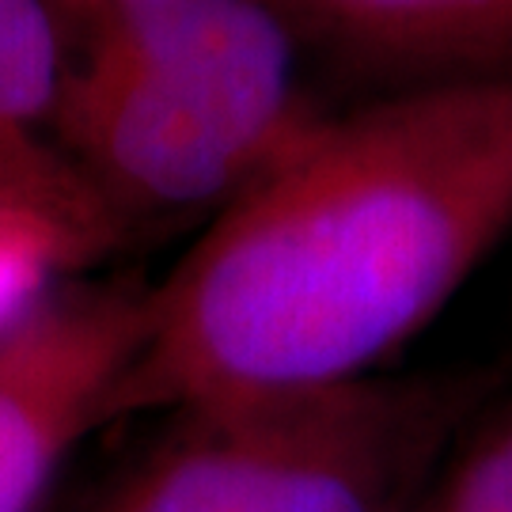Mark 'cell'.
Instances as JSON below:
<instances>
[{
    "label": "cell",
    "instance_id": "9c48e42d",
    "mask_svg": "<svg viewBox=\"0 0 512 512\" xmlns=\"http://www.w3.org/2000/svg\"><path fill=\"white\" fill-rule=\"evenodd\" d=\"M54 19L42 0H0V118L31 129L61 103Z\"/></svg>",
    "mask_w": 512,
    "mask_h": 512
},
{
    "label": "cell",
    "instance_id": "7a4b0ae2",
    "mask_svg": "<svg viewBox=\"0 0 512 512\" xmlns=\"http://www.w3.org/2000/svg\"><path fill=\"white\" fill-rule=\"evenodd\" d=\"M190 418L99 512H399L437 425L365 384Z\"/></svg>",
    "mask_w": 512,
    "mask_h": 512
},
{
    "label": "cell",
    "instance_id": "5b68a950",
    "mask_svg": "<svg viewBox=\"0 0 512 512\" xmlns=\"http://www.w3.org/2000/svg\"><path fill=\"white\" fill-rule=\"evenodd\" d=\"M145 304L148 293L92 289L0 338V512H38L76 440L114 414Z\"/></svg>",
    "mask_w": 512,
    "mask_h": 512
},
{
    "label": "cell",
    "instance_id": "6da1fadb",
    "mask_svg": "<svg viewBox=\"0 0 512 512\" xmlns=\"http://www.w3.org/2000/svg\"><path fill=\"white\" fill-rule=\"evenodd\" d=\"M512 232V76L319 118L145 304L114 414L361 384Z\"/></svg>",
    "mask_w": 512,
    "mask_h": 512
},
{
    "label": "cell",
    "instance_id": "8fae6325",
    "mask_svg": "<svg viewBox=\"0 0 512 512\" xmlns=\"http://www.w3.org/2000/svg\"><path fill=\"white\" fill-rule=\"evenodd\" d=\"M80 4H103V0H80Z\"/></svg>",
    "mask_w": 512,
    "mask_h": 512
},
{
    "label": "cell",
    "instance_id": "3957f363",
    "mask_svg": "<svg viewBox=\"0 0 512 512\" xmlns=\"http://www.w3.org/2000/svg\"><path fill=\"white\" fill-rule=\"evenodd\" d=\"M95 50L145 69L202 107L255 167L289 152L311 118L293 69V31L266 0H103Z\"/></svg>",
    "mask_w": 512,
    "mask_h": 512
},
{
    "label": "cell",
    "instance_id": "52a82bcc",
    "mask_svg": "<svg viewBox=\"0 0 512 512\" xmlns=\"http://www.w3.org/2000/svg\"><path fill=\"white\" fill-rule=\"evenodd\" d=\"M0 194L31 202L61 220L92 258L110 251L126 232L61 148L46 145L42 133L12 126L8 118H0Z\"/></svg>",
    "mask_w": 512,
    "mask_h": 512
},
{
    "label": "cell",
    "instance_id": "277c9868",
    "mask_svg": "<svg viewBox=\"0 0 512 512\" xmlns=\"http://www.w3.org/2000/svg\"><path fill=\"white\" fill-rule=\"evenodd\" d=\"M57 122L76 171L122 228L228 205L255 183V167L202 107L107 50L61 88Z\"/></svg>",
    "mask_w": 512,
    "mask_h": 512
},
{
    "label": "cell",
    "instance_id": "30bf717a",
    "mask_svg": "<svg viewBox=\"0 0 512 512\" xmlns=\"http://www.w3.org/2000/svg\"><path fill=\"white\" fill-rule=\"evenodd\" d=\"M444 512H512V421L471 452L448 490Z\"/></svg>",
    "mask_w": 512,
    "mask_h": 512
},
{
    "label": "cell",
    "instance_id": "ba28073f",
    "mask_svg": "<svg viewBox=\"0 0 512 512\" xmlns=\"http://www.w3.org/2000/svg\"><path fill=\"white\" fill-rule=\"evenodd\" d=\"M88 258L92 251L61 220L31 202L0 194V338L35 315L57 270Z\"/></svg>",
    "mask_w": 512,
    "mask_h": 512
},
{
    "label": "cell",
    "instance_id": "8992f818",
    "mask_svg": "<svg viewBox=\"0 0 512 512\" xmlns=\"http://www.w3.org/2000/svg\"><path fill=\"white\" fill-rule=\"evenodd\" d=\"M361 76L406 88L512 76V0H266Z\"/></svg>",
    "mask_w": 512,
    "mask_h": 512
}]
</instances>
